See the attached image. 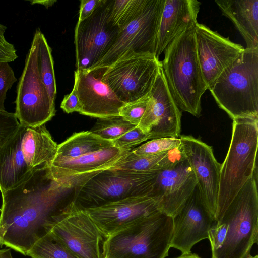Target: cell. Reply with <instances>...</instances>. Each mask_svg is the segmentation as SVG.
<instances>
[{
	"label": "cell",
	"instance_id": "7bdbcfd3",
	"mask_svg": "<svg viewBox=\"0 0 258 258\" xmlns=\"http://www.w3.org/2000/svg\"><path fill=\"white\" fill-rule=\"evenodd\" d=\"M0 146H1V144H0Z\"/></svg>",
	"mask_w": 258,
	"mask_h": 258
},
{
	"label": "cell",
	"instance_id": "484cf974",
	"mask_svg": "<svg viewBox=\"0 0 258 258\" xmlns=\"http://www.w3.org/2000/svg\"><path fill=\"white\" fill-rule=\"evenodd\" d=\"M114 147L112 141L105 140L91 131L74 133L58 145L54 159L71 158Z\"/></svg>",
	"mask_w": 258,
	"mask_h": 258
},
{
	"label": "cell",
	"instance_id": "60d3db41",
	"mask_svg": "<svg viewBox=\"0 0 258 258\" xmlns=\"http://www.w3.org/2000/svg\"><path fill=\"white\" fill-rule=\"evenodd\" d=\"M176 258H201L198 255L196 254H193L191 252L186 253V254H181V255Z\"/></svg>",
	"mask_w": 258,
	"mask_h": 258
},
{
	"label": "cell",
	"instance_id": "f35d334b",
	"mask_svg": "<svg viewBox=\"0 0 258 258\" xmlns=\"http://www.w3.org/2000/svg\"><path fill=\"white\" fill-rule=\"evenodd\" d=\"M30 4L31 5H34L35 4H40L44 6L46 8H48L49 7L51 6L54 3H55L56 1H52V0H47V1H30Z\"/></svg>",
	"mask_w": 258,
	"mask_h": 258
},
{
	"label": "cell",
	"instance_id": "d6986e66",
	"mask_svg": "<svg viewBox=\"0 0 258 258\" xmlns=\"http://www.w3.org/2000/svg\"><path fill=\"white\" fill-rule=\"evenodd\" d=\"M183 151L195 175L201 199L215 219L219 188L221 164L211 146L191 136H180Z\"/></svg>",
	"mask_w": 258,
	"mask_h": 258
},
{
	"label": "cell",
	"instance_id": "ffe728a7",
	"mask_svg": "<svg viewBox=\"0 0 258 258\" xmlns=\"http://www.w3.org/2000/svg\"><path fill=\"white\" fill-rule=\"evenodd\" d=\"M197 181L187 159L159 171L150 195L159 210L173 217L193 192Z\"/></svg>",
	"mask_w": 258,
	"mask_h": 258
},
{
	"label": "cell",
	"instance_id": "d6a6232c",
	"mask_svg": "<svg viewBox=\"0 0 258 258\" xmlns=\"http://www.w3.org/2000/svg\"><path fill=\"white\" fill-rule=\"evenodd\" d=\"M150 139V135L136 126L117 139L112 141L114 147L122 149L131 148Z\"/></svg>",
	"mask_w": 258,
	"mask_h": 258
},
{
	"label": "cell",
	"instance_id": "2e32d148",
	"mask_svg": "<svg viewBox=\"0 0 258 258\" xmlns=\"http://www.w3.org/2000/svg\"><path fill=\"white\" fill-rule=\"evenodd\" d=\"M107 67L77 70L74 73L81 108L79 113L95 118L119 115L125 104L119 100L102 80Z\"/></svg>",
	"mask_w": 258,
	"mask_h": 258
},
{
	"label": "cell",
	"instance_id": "5b68a950",
	"mask_svg": "<svg viewBox=\"0 0 258 258\" xmlns=\"http://www.w3.org/2000/svg\"><path fill=\"white\" fill-rule=\"evenodd\" d=\"M257 147L258 118L233 120L230 144L221 164L215 219L222 214L246 182L257 172Z\"/></svg>",
	"mask_w": 258,
	"mask_h": 258
},
{
	"label": "cell",
	"instance_id": "83f0119b",
	"mask_svg": "<svg viewBox=\"0 0 258 258\" xmlns=\"http://www.w3.org/2000/svg\"><path fill=\"white\" fill-rule=\"evenodd\" d=\"M27 256L31 258H80L48 233L45 234L34 244Z\"/></svg>",
	"mask_w": 258,
	"mask_h": 258
},
{
	"label": "cell",
	"instance_id": "836d02e7",
	"mask_svg": "<svg viewBox=\"0 0 258 258\" xmlns=\"http://www.w3.org/2000/svg\"><path fill=\"white\" fill-rule=\"evenodd\" d=\"M17 81L13 70L9 62H0V112L6 111L4 103L6 94Z\"/></svg>",
	"mask_w": 258,
	"mask_h": 258
},
{
	"label": "cell",
	"instance_id": "603a6c76",
	"mask_svg": "<svg viewBox=\"0 0 258 258\" xmlns=\"http://www.w3.org/2000/svg\"><path fill=\"white\" fill-rule=\"evenodd\" d=\"M244 39L247 49L258 48V0L215 1Z\"/></svg>",
	"mask_w": 258,
	"mask_h": 258
},
{
	"label": "cell",
	"instance_id": "e0dca14e",
	"mask_svg": "<svg viewBox=\"0 0 258 258\" xmlns=\"http://www.w3.org/2000/svg\"><path fill=\"white\" fill-rule=\"evenodd\" d=\"M85 209L105 239L160 211L156 201L150 195L130 197Z\"/></svg>",
	"mask_w": 258,
	"mask_h": 258
},
{
	"label": "cell",
	"instance_id": "7c38bea8",
	"mask_svg": "<svg viewBox=\"0 0 258 258\" xmlns=\"http://www.w3.org/2000/svg\"><path fill=\"white\" fill-rule=\"evenodd\" d=\"M111 0H100L92 14L77 21L74 43L77 70L94 68L115 42L119 29L110 19Z\"/></svg>",
	"mask_w": 258,
	"mask_h": 258
},
{
	"label": "cell",
	"instance_id": "6da1fadb",
	"mask_svg": "<svg viewBox=\"0 0 258 258\" xmlns=\"http://www.w3.org/2000/svg\"><path fill=\"white\" fill-rule=\"evenodd\" d=\"M47 167L34 170L17 187L2 192L0 248L5 246L25 256L46 234L44 226L62 205L70 188L48 176Z\"/></svg>",
	"mask_w": 258,
	"mask_h": 258
},
{
	"label": "cell",
	"instance_id": "3957f363",
	"mask_svg": "<svg viewBox=\"0 0 258 258\" xmlns=\"http://www.w3.org/2000/svg\"><path fill=\"white\" fill-rule=\"evenodd\" d=\"M194 26L177 36L164 51L162 68L178 107L199 117L201 98L207 90L200 67Z\"/></svg>",
	"mask_w": 258,
	"mask_h": 258
},
{
	"label": "cell",
	"instance_id": "5bb4252c",
	"mask_svg": "<svg viewBox=\"0 0 258 258\" xmlns=\"http://www.w3.org/2000/svg\"><path fill=\"white\" fill-rule=\"evenodd\" d=\"M194 30L198 57L203 79L209 89L245 48L204 24L197 22Z\"/></svg>",
	"mask_w": 258,
	"mask_h": 258
},
{
	"label": "cell",
	"instance_id": "1f68e13d",
	"mask_svg": "<svg viewBox=\"0 0 258 258\" xmlns=\"http://www.w3.org/2000/svg\"><path fill=\"white\" fill-rule=\"evenodd\" d=\"M150 98V93L134 102L125 104L120 109L119 115L131 124L138 126L145 111Z\"/></svg>",
	"mask_w": 258,
	"mask_h": 258
},
{
	"label": "cell",
	"instance_id": "f1b7e54d",
	"mask_svg": "<svg viewBox=\"0 0 258 258\" xmlns=\"http://www.w3.org/2000/svg\"><path fill=\"white\" fill-rule=\"evenodd\" d=\"M136 126L120 115L98 118L91 132L102 138L113 141Z\"/></svg>",
	"mask_w": 258,
	"mask_h": 258
},
{
	"label": "cell",
	"instance_id": "52a82bcc",
	"mask_svg": "<svg viewBox=\"0 0 258 258\" xmlns=\"http://www.w3.org/2000/svg\"><path fill=\"white\" fill-rule=\"evenodd\" d=\"M158 173L106 170L76 186L74 201L81 207L88 209L130 197L150 196Z\"/></svg>",
	"mask_w": 258,
	"mask_h": 258
},
{
	"label": "cell",
	"instance_id": "4fadbf2b",
	"mask_svg": "<svg viewBox=\"0 0 258 258\" xmlns=\"http://www.w3.org/2000/svg\"><path fill=\"white\" fill-rule=\"evenodd\" d=\"M181 113L168 88L162 67L150 92L145 111L138 126L150 139L179 138Z\"/></svg>",
	"mask_w": 258,
	"mask_h": 258
},
{
	"label": "cell",
	"instance_id": "8992f818",
	"mask_svg": "<svg viewBox=\"0 0 258 258\" xmlns=\"http://www.w3.org/2000/svg\"><path fill=\"white\" fill-rule=\"evenodd\" d=\"M172 232V217L158 211L105 238L103 258H165Z\"/></svg>",
	"mask_w": 258,
	"mask_h": 258
},
{
	"label": "cell",
	"instance_id": "9a60e30c",
	"mask_svg": "<svg viewBox=\"0 0 258 258\" xmlns=\"http://www.w3.org/2000/svg\"><path fill=\"white\" fill-rule=\"evenodd\" d=\"M131 150L112 147L77 157L53 159L47 168L48 174L60 185L75 187L93 175L109 169Z\"/></svg>",
	"mask_w": 258,
	"mask_h": 258
},
{
	"label": "cell",
	"instance_id": "74e56055",
	"mask_svg": "<svg viewBox=\"0 0 258 258\" xmlns=\"http://www.w3.org/2000/svg\"><path fill=\"white\" fill-rule=\"evenodd\" d=\"M100 0H82L80 1L78 21H82L88 18L97 6Z\"/></svg>",
	"mask_w": 258,
	"mask_h": 258
},
{
	"label": "cell",
	"instance_id": "e575fe53",
	"mask_svg": "<svg viewBox=\"0 0 258 258\" xmlns=\"http://www.w3.org/2000/svg\"><path fill=\"white\" fill-rule=\"evenodd\" d=\"M20 124L14 113L0 112V144H4L18 130Z\"/></svg>",
	"mask_w": 258,
	"mask_h": 258
},
{
	"label": "cell",
	"instance_id": "ba28073f",
	"mask_svg": "<svg viewBox=\"0 0 258 258\" xmlns=\"http://www.w3.org/2000/svg\"><path fill=\"white\" fill-rule=\"evenodd\" d=\"M44 230L80 258H103L105 238L86 209L74 200L51 216Z\"/></svg>",
	"mask_w": 258,
	"mask_h": 258
},
{
	"label": "cell",
	"instance_id": "30bf717a",
	"mask_svg": "<svg viewBox=\"0 0 258 258\" xmlns=\"http://www.w3.org/2000/svg\"><path fill=\"white\" fill-rule=\"evenodd\" d=\"M38 39L35 32L17 87L16 117L21 125L36 127L45 124L55 114L50 99L40 78L38 68Z\"/></svg>",
	"mask_w": 258,
	"mask_h": 258
},
{
	"label": "cell",
	"instance_id": "7402d4cb",
	"mask_svg": "<svg viewBox=\"0 0 258 258\" xmlns=\"http://www.w3.org/2000/svg\"><path fill=\"white\" fill-rule=\"evenodd\" d=\"M26 126L21 125L0 146V192L14 188L28 179L34 171L29 168L21 143Z\"/></svg>",
	"mask_w": 258,
	"mask_h": 258
},
{
	"label": "cell",
	"instance_id": "4dcf8cb0",
	"mask_svg": "<svg viewBox=\"0 0 258 258\" xmlns=\"http://www.w3.org/2000/svg\"><path fill=\"white\" fill-rule=\"evenodd\" d=\"M181 145L179 138L164 137L151 140L132 151L140 156L155 155L175 149Z\"/></svg>",
	"mask_w": 258,
	"mask_h": 258
},
{
	"label": "cell",
	"instance_id": "b9f144b4",
	"mask_svg": "<svg viewBox=\"0 0 258 258\" xmlns=\"http://www.w3.org/2000/svg\"><path fill=\"white\" fill-rule=\"evenodd\" d=\"M251 258H258V256L256 255L255 256H251Z\"/></svg>",
	"mask_w": 258,
	"mask_h": 258
},
{
	"label": "cell",
	"instance_id": "d590c367",
	"mask_svg": "<svg viewBox=\"0 0 258 258\" xmlns=\"http://www.w3.org/2000/svg\"><path fill=\"white\" fill-rule=\"evenodd\" d=\"M6 29L5 26L0 24V62H10L18 57L15 47L5 38Z\"/></svg>",
	"mask_w": 258,
	"mask_h": 258
},
{
	"label": "cell",
	"instance_id": "cb8c5ba5",
	"mask_svg": "<svg viewBox=\"0 0 258 258\" xmlns=\"http://www.w3.org/2000/svg\"><path fill=\"white\" fill-rule=\"evenodd\" d=\"M57 147L45 124L26 126L21 148L30 170L49 167L55 158Z\"/></svg>",
	"mask_w": 258,
	"mask_h": 258
},
{
	"label": "cell",
	"instance_id": "4316f807",
	"mask_svg": "<svg viewBox=\"0 0 258 258\" xmlns=\"http://www.w3.org/2000/svg\"><path fill=\"white\" fill-rule=\"evenodd\" d=\"M35 32L38 39V62L40 78L51 100L54 102L57 92L51 49L40 30Z\"/></svg>",
	"mask_w": 258,
	"mask_h": 258
},
{
	"label": "cell",
	"instance_id": "ab89813d",
	"mask_svg": "<svg viewBox=\"0 0 258 258\" xmlns=\"http://www.w3.org/2000/svg\"><path fill=\"white\" fill-rule=\"evenodd\" d=\"M0 258H13L11 249L9 248H0Z\"/></svg>",
	"mask_w": 258,
	"mask_h": 258
},
{
	"label": "cell",
	"instance_id": "277c9868",
	"mask_svg": "<svg viewBox=\"0 0 258 258\" xmlns=\"http://www.w3.org/2000/svg\"><path fill=\"white\" fill-rule=\"evenodd\" d=\"M208 90L232 120L258 118V48H245Z\"/></svg>",
	"mask_w": 258,
	"mask_h": 258
},
{
	"label": "cell",
	"instance_id": "f546056e",
	"mask_svg": "<svg viewBox=\"0 0 258 258\" xmlns=\"http://www.w3.org/2000/svg\"><path fill=\"white\" fill-rule=\"evenodd\" d=\"M142 0H111L110 19L119 29L133 17L139 8Z\"/></svg>",
	"mask_w": 258,
	"mask_h": 258
},
{
	"label": "cell",
	"instance_id": "d4e9b609",
	"mask_svg": "<svg viewBox=\"0 0 258 258\" xmlns=\"http://www.w3.org/2000/svg\"><path fill=\"white\" fill-rule=\"evenodd\" d=\"M186 158L182 145L167 152L151 155H137L131 150L109 170L137 173L159 172Z\"/></svg>",
	"mask_w": 258,
	"mask_h": 258
},
{
	"label": "cell",
	"instance_id": "ac0fdd59",
	"mask_svg": "<svg viewBox=\"0 0 258 258\" xmlns=\"http://www.w3.org/2000/svg\"><path fill=\"white\" fill-rule=\"evenodd\" d=\"M173 232L170 247L182 254L200 241L208 239L209 232L215 219L203 202L199 189L193 192L172 217Z\"/></svg>",
	"mask_w": 258,
	"mask_h": 258
},
{
	"label": "cell",
	"instance_id": "44dd1931",
	"mask_svg": "<svg viewBox=\"0 0 258 258\" xmlns=\"http://www.w3.org/2000/svg\"><path fill=\"white\" fill-rule=\"evenodd\" d=\"M201 5L196 0H165L156 39L157 58L177 36L198 22Z\"/></svg>",
	"mask_w": 258,
	"mask_h": 258
},
{
	"label": "cell",
	"instance_id": "8fae6325",
	"mask_svg": "<svg viewBox=\"0 0 258 258\" xmlns=\"http://www.w3.org/2000/svg\"><path fill=\"white\" fill-rule=\"evenodd\" d=\"M161 67V61L154 55L132 53L107 67L102 80L126 104L150 93Z\"/></svg>",
	"mask_w": 258,
	"mask_h": 258
},
{
	"label": "cell",
	"instance_id": "9c48e42d",
	"mask_svg": "<svg viewBox=\"0 0 258 258\" xmlns=\"http://www.w3.org/2000/svg\"><path fill=\"white\" fill-rule=\"evenodd\" d=\"M165 1L142 0L133 17L119 29L114 45L94 67L110 66L120 57L132 53L155 55Z\"/></svg>",
	"mask_w": 258,
	"mask_h": 258
},
{
	"label": "cell",
	"instance_id": "7a4b0ae2",
	"mask_svg": "<svg viewBox=\"0 0 258 258\" xmlns=\"http://www.w3.org/2000/svg\"><path fill=\"white\" fill-rule=\"evenodd\" d=\"M257 174L236 195L209 232L212 258H251L258 241Z\"/></svg>",
	"mask_w": 258,
	"mask_h": 258
},
{
	"label": "cell",
	"instance_id": "8d00e7d4",
	"mask_svg": "<svg viewBox=\"0 0 258 258\" xmlns=\"http://www.w3.org/2000/svg\"><path fill=\"white\" fill-rule=\"evenodd\" d=\"M60 108L67 113L80 111V103L75 85L72 92L64 96L60 104Z\"/></svg>",
	"mask_w": 258,
	"mask_h": 258
}]
</instances>
